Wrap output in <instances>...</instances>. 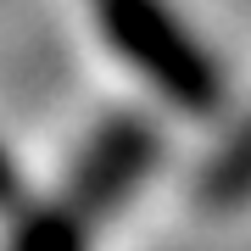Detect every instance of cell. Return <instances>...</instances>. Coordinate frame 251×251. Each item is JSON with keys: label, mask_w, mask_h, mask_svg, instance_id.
<instances>
[{"label": "cell", "mask_w": 251, "mask_h": 251, "mask_svg": "<svg viewBox=\"0 0 251 251\" xmlns=\"http://www.w3.org/2000/svg\"><path fill=\"white\" fill-rule=\"evenodd\" d=\"M156 156H162V128L151 117L145 112H112L78 145V156L67 168V184H62V206L78 212L95 229L106 212H117V206L151 179Z\"/></svg>", "instance_id": "cell-2"}, {"label": "cell", "mask_w": 251, "mask_h": 251, "mask_svg": "<svg viewBox=\"0 0 251 251\" xmlns=\"http://www.w3.org/2000/svg\"><path fill=\"white\" fill-rule=\"evenodd\" d=\"M17 224H11V240L6 251H90V224L78 212H67L62 201H45V206H17Z\"/></svg>", "instance_id": "cell-3"}, {"label": "cell", "mask_w": 251, "mask_h": 251, "mask_svg": "<svg viewBox=\"0 0 251 251\" xmlns=\"http://www.w3.org/2000/svg\"><path fill=\"white\" fill-rule=\"evenodd\" d=\"M28 196H23V173H17V162H11V151L0 145V212H17Z\"/></svg>", "instance_id": "cell-5"}, {"label": "cell", "mask_w": 251, "mask_h": 251, "mask_svg": "<svg viewBox=\"0 0 251 251\" xmlns=\"http://www.w3.org/2000/svg\"><path fill=\"white\" fill-rule=\"evenodd\" d=\"M201 201L206 206H240V201H251V123L201 168Z\"/></svg>", "instance_id": "cell-4"}, {"label": "cell", "mask_w": 251, "mask_h": 251, "mask_svg": "<svg viewBox=\"0 0 251 251\" xmlns=\"http://www.w3.org/2000/svg\"><path fill=\"white\" fill-rule=\"evenodd\" d=\"M106 45L140 73L145 84L173 100L190 117H206L224 106V73L206 56V45L173 17L168 0H90Z\"/></svg>", "instance_id": "cell-1"}]
</instances>
